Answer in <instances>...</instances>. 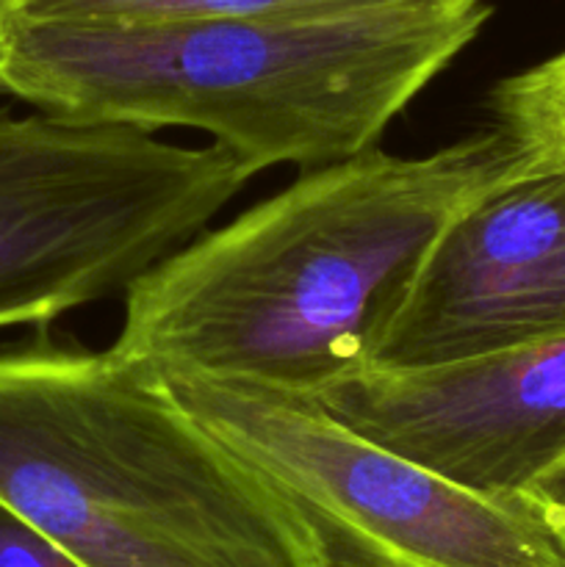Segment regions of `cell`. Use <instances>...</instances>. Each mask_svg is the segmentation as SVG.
Returning <instances> with one entry per match:
<instances>
[{"label": "cell", "mask_w": 565, "mask_h": 567, "mask_svg": "<svg viewBox=\"0 0 565 567\" xmlns=\"http://www.w3.org/2000/svg\"><path fill=\"white\" fill-rule=\"evenodd\" d=\"M480 0H14L0 14L59 22L321 20L391 9H449Z\"/></svg>", "instance_id": "8"}, {"label": "cell", "mask_w": 565, "mask_h": 567, "mask_svg": "<svg viewBox=\"0 0 565 567\" xmlns=\"http://www.w3.org/2000/svg\"><path fill=\"white\" fill-rule=\"evenodd\" d=\"M524 493L535 504L537 513L543 515V520H546V526L557 537L559 548L565 554V457L557 465H552L546 474L537 476Z\"/></svg>", "instance_id": "11"}, {"label": "cell", "mask_w": 565, "mask_h": 567, "mask_svg": "<svg viewBox=\"0 0 565 567\" xmlns=\"http://www.w3.org/2000/svg\"><path fill=\"white\" fill-rule=\"evenodd\" d=\"M487 20V0L321 20L0 14V94L61 120L192 127L255 172H308L377 147Z\"/></svg>", "instance_id": "2"}, {"label": "cell", "mask_w": 565, "mask_h": 567, "mask_svg": "<svg viewBox=\"0 0 565 567\" xmlns=\"http://www.w3.org/2000/svg\"><path fill=\"white\" fill-rule=\"evenodd\" d=\"M255 175L216 144L0 109V330L125 297Z\"/></svg>", "instance_id": "4"}, {"label": "cell", "mask_w": 565, "mask_h": 567, "mask_svg": "<svg viewBox=\"0 0 565 567\" xmlns=\"http://www.w3.org/2000/svg\"><path fill=\"white\" fill-rule=\"evenodd\" d=\"M565 332V155L518 144L432 244L374 365H430Z\"/></svg>", "instance_id": "7"}, {"label": "cell", "mask_w": 565, "mask_h": 567, "mask_svg": "<svg viewBox=\"0 0 565 567\" xmlns=\"http://www.w3.org/2000/svg\"><path fill=\"white\" fill-rule=\"evenodd\" d=\"M314 396L366 441L487 496L565 457V332L430 365H369Z\"/></svg>", "instance_id": "6"}, {"label": "cell", "mask_w": 565, "mask_h": 567, "mask_svg": "<svg viewBox=\"0 0 565 567\" xmlns=\"http://www.w3.org/2000/svg\"><path fill=\"white\" fill-rule=\"evenodd\" d=\"M158 374L192 419L302 515L327 567H565L526 493L454 485L366 441L308 393L199 371Z\"/></svg>", "instance_id": "5"}, {"label": "cell", "mask_w": 565, "mask_h": 567, "mask_svg": "<svg viewBox=\"0 0 565 567\" xmlns=\"http://www.w3.org/2000/svg\"><path fill=\"white\" fill-rule=\"evenodd\" d=\"M496 127L524 147L565 155V50L491 92Z\"/></svg>", "instance_id": "9"}, {"label": "cell", "mask_w": 565, "mask_h": 567, "mask_svg": "<svg viewBox=\"0 0 565 567\" xmlns=\"http://www.w3.org/2000/svg\"><path fill=\"white\" fill-rule=\"evenodd\" d=\"M11 3H14V0H0V11H3V9H9Z\"/></svg>", "instance_id": "12"}, {"label": "cell", "mask_w": 565, "mask_h": 567, "mask_svg": "<svg viewBox=\"0 0 565 567\" xmlns=\"http://www.w3.org/2000/svg\"><path fill=\"white\" fill-rule=\"evenodd\" d=\"M502 127L419 158L371 147L199 233L125 293L111 349L319 393L374 365L446 221L515 155Z\"/></svg>", "instance_id": "1"}, {"label": "cell", "mask_w": 565, "mask_h": 567, "mask_svg": "<svg viewBox=\"0 0 565 567\" xmlns=\"http://www.w3.org/2000/svg\"><path fill=\"white\" fill-rule=\"evenodd\" d=\"M0 567H83L44 532L0 502Z\"/></svg>", "instance_id": "10"}, {"label": "cell", "mask_w": 565, "mask_h": 567, "mask_svg": "<svg viewBox=\"0 0 565 567\" xmlns=\"http://www.w3.org/2000/svg\"><path fill=\"white\" fill-rule=\"evenodd\" d=\"M0 502L83 567H327L302 515L114 349H0Z\"/></svg>", "instance_id": "3"}]
</instances>
